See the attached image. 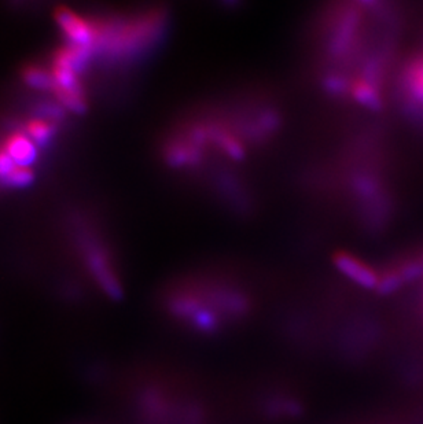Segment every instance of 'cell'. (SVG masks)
<instances>
[{"label":"cell","instance_id":"6da1fadb","mask_svg":"<svg viewBox=\"0 0 423 424\" xmlns=\"http://www.w3.org/2000/svg\"><path fill=\"white\" fill-rule=\"evenodd\" d=\"M89 55L91 47L70 44L55 54L53 62V89L65 106L79 113L84 110L85 104L77 72L82 70Z\"/></svg>","mask_w":423,"mask_h":424},{"label":"cell","instance_id":"7a4b0ae2","mask_svg":"<svg viewBox=\"0 0 423 424\" xmlns=\"http://www.w3.org/2000/svg\"><path fill=\"white\" fill-rule=\"evenodd\" d=\"M55 18L72 44L91 47L97 43L98 28L85 21L84 18L77 16L75 11L60 7L55 13Z\"/></svg>","mask_w":423,"mask_h":424},{"label":"cell","instance_id":"3957f363","mask_svg":"<svg viewBox=\"0 0 423 424\" xmlns=\"http://www.w3.org/2000/svg\"><path fill=\"white\" fill-rule=\"evenodd\" d=\"M336 267L342 275L346 276L353 283L366 289H377L380 276L375 274L366 262L351 255H339L336 257Z\"/></svg>","mask_w":423,"mask_h":424},{"label":"cell","instance_id":"277c9868","mask_svg":"<svg viewBox=\"0 0 423 424\" xmlns=\"http://www.w3.org/2000/svg\"><path fill=\"white\" fill-rule=\"evenodd\" d=\"M87 261H88L92 275L95 276V279L98 280V283L102 286V289L105 290L106 293L110 297H120L121 296L120 283L113 274L106 255L102 252H99L98 249H92L88 252Z\"/></svg>","mask_w":423,"mask_h":424},{"label":"cell","instance_id":"5b68a950","mask_svg":"<svg viewBox=\"0 0 423 424\" xmlns=\"http://www.w3.org/2000/svg\"><path fill=\"white\" fill-rule=\"evenodd\" d=\"M4 151L16 165L29 167L36 160L35 142L23 133H13L9 136L4 143Z\"/></svg>","mask_w":423,"mask_h":424},{"label":"cell","instance_id":"8992f818","mask_svg":"<svg viewBox=\"0 0 423 424\" xmlns=\"http://www.w3.org/2000/svg\"><path fill=\"white\" fill-rule=\"evenodd\" d=\"M402 83L407 95L423 106V57L414 60L407 67Z\"/></svg>","mask_w":423,"mask_h":424},{"label":"cell","instance_id":"52a82bcc","mask_svg":"<svg viewBox=\"0 0 423 424\" xmlns=\"http://www.w3.org/2000/svg\"><path fill=\"white\" fill-rule=\"evenodd\" d=\"M22 76H23V80L31 87H35L39 89L54 88L53 76L39 66H26Z\"/></svg>","mask_w":423,"mask_h":424},{"label":"cell","instance_id":"ba28073f","mask_svg":"<svg viewBox=\"0 0 423 424\" xmlns=\"http://www.w3.org/2000/svg\"><path fill=\"white\" fill-rule=\"evenodd\" d=\"M28 135L36 143H45L54 132L53 125L45 120H33L28 124Z\"/></svg>","mask_w":423,"mask_h":424},{"label":"cell","instance_id":"9c48e42d","mask_svg":"<svg viewBox=\"0 0 423 424\" xmlns=\"http://www.w3.org/2000/svg\"><path fill=\"white\" fill-rule=\"evenodd\" d=\"M33 177H35L33 172L29 167L16 165L4 180L7 184H10L13 187H26L33 182Z\"/></svg>","mask_w":423,"mask_h":424},{"label":"cell","instance_id":"30bf717a","mask_svg":"<svg viewBox=\"0 0 423 424\" xmlns=\"http://www.w3.org/2000/svg\"><path fill=\"white\" fill-rule=\"evenodd\" d=\"M14 167H16L14 161L10 158V155L4 150H1L0 151V177L6 179L7 174L13 170Z\"/></svg>","mask_w":423,"mask_h":424}]
</instances>
